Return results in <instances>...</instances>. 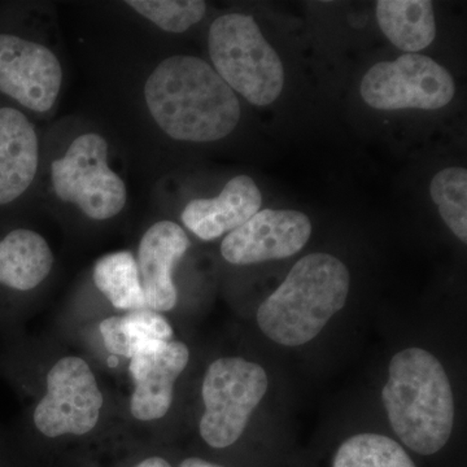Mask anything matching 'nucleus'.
<instances>
[{
  "label": "nucleus",
  "instance_id": "obj_1",
  "mask_svg": "<svg viewBox=\"0 0 467 467\" xmlns=\"http://www.w3.org/2000/svg\"><path fill=\"white\" fill-rule=\"evenodd\" d=\"M144 100L159 128L182 142L223 140L241 121L235 92L201 57L162 60L147 78Z\"/></svg>",
  "mask_w": 467,
  "mask_h": 467
},
{
  "label": "nucleus",
  "instance_id": "obj_2",
  "mask_svg": "<svg viewBox=\"0 0 467 467\" xmlns=\"http://www.w3.org/2000/svg\"><path fill=\"white\" fill-rule=\"evenodd\" d=\"M382 400L393 431L416 453L431 456L450 441L453 391L441 361L427 350L407 348L393 356Z\"/></svg>",
  "mask_w": 467,
  "mask_h": 467
},
{
  "label": "nucleus",
  "instance_id": "obj_3",
  "mask_svg": "<svg viewBox=\"0 0 467 467\" xmlns=\"http://www.w3.org/2000/svg\"><path fill=\"white\" fill-rule=\"evenodd\" d=\"M349 272L333 254H310L295 264L284 284L257 310V324L273 342L309 343L346 306Z\"/></svg>",
  "mask_w": 467,
  "mask_h": 467
},
{
  "label": "nucleus",
  "instance_id": "obj_4",
  "mask_svg": "<svg viewBox=\"0 0 467 467\" xmlns=\"http://www.w3.org/2000/svg\"><path fill=\"white\" fill-rule=\"evenodd\" d=\"M208 48L213 69L233 91L257 107L278 99L284 64L254 17L227 14L216 18L209 29Z\"/></svg>",
  "mask_w": 467,
  "mask_h": 467
},
{
  "label": "nucleus",
  "instance_id": "obj_5",
  "mask_svg": "<svg viewBox=\"0 0 467 467\" xmlns=\"http://www.w3.org/2000/svg\"><path fill=\"white\" fill-rule=\"evenodd\" d=\"M265 368L242 358H223L209 365L202 379V441L212 448L230 447L247 429L267 389Z\"/></svg>",
  "mask_w": 467,
  "mask_h": 467
},
{
  "label": "nucleus",
  "instance_id": "obj_6",
  "mask_svg": "<svg viewBox=\"0 0 467 467\" xmlns=\"http://www.w3.org/2000/svg\"><path fill=\"white\" fill-rule=\"evenodd\" d=\"M51 184L61 202L95 221L116 217L128 202L124 181L109 165V142L98 133L79 135L52 161Z\"/></svg>",
  "mask_w": 467,
  "mask_h": 467
},
{
  "label": "nucleus",
  "instance_id": "obj_7",
  "mask_svg": "<svg viewBox=\"0 0 467 467\" xmlns=\"http://www.w3.org/2000/svg\"><path fill=\"white\" fill-rule=\"evenodd\" d=\"M104 396L84 358L58 359L46 377V393L33 411V425L46 438L88 434L99 422Z\"/></svg>",
  "mask_w": 467,
  "mask_h": 467
},
{
  "label": "nucleus",
  "instance_id": "obj_8",
  "mask_svg": "<svg viewBox=\"0 0 467 467\" xmlns=\"http://www.w3.org/2000/svg\"><path fill=\"white\" fill-rule=\"evenodd\" d=\"M362 99L376 109H441L454 98L451 73L431 57L405 54L368 69L359 86Z\"/></svg>",
  "mask_w": 467,
  "mask_h": 467
},
{
  "label": "nucleus",
  "instance_id": "obj_9",
  "mask_svg": "<svg viewBox=\"0 0 467 467\" xmlns=\"http://www.w3.org/2000/svg\"><path fill=\"white\" fill-rule=\"evenodd\" d=\"M63 67L57 55L12 33H0V94L18 106L45 113L57 103Z\"/></svg>",
  "mask_w": 467,
  "mask_h": 467
},
{
  "label": "nucleus",
  "instance_id": "obj_10",
  "mask_svg": "<svg viewBox=\"0 0 467 467\" xmlns=\"http://www.w3.org/2000/svg\"><path fill=\"white\" fill-rule=\"evenodd\" d=\"M310 234L312 223L303 212L264 209L227 234L221 254L233 265L282 260L303 250Z\"/></svg>",
  "mask_w": 467,
  "mask_h": 467
},
{
  "label": "nucleus",
  "instance_id": "obj_11",
  "mask_svg": "<svg viewBox=\"0 0 467 467\" xmlns=\"http://www.w3.org/2000/svg\"><path fill=\"white\" fill-rule=\"evenodd\" d=\"M190 349L175 340L144 342L129 364L134 391L130 411L135 420L152 422L167 416L178 378L189 365Z\"/></svg>",
  "mask_w": 467,
  "mask_h": 467
},
{
  "label": "nucleus",
  "instance_id": "obj_12",
  "mask_svg": "<svg viewBox=\"0 0 467 467\" xmlns=\"http://www.w3.org/2000/svg\"><path fill=\"white\" fill-rule=\"evenodd\" d=\"M189 248V236L173 221H160L144 233L137 264L150 310L169 312L177 306L173 270Z\"/></svg>",
  "mask_w": 467,
  "mask_h": 467
},
{
  "label": "nucleus",
  "instance_id": "obj_13",
  "mask_svg": "<svg viewBox=\"0 0 467 467\" xmlns=\"http://www.w3.org/2000/svg\"><path fill=\"white\" fill-rule=\"evenodd\" d=\"M39 167L36 126L14 107H0V208L20 201Z\"/></svg>",
  "mask_w": 467,
  "mask_h": 467
},
{
  "label": "nucleus",
  "instance_id": "obj_14",
  "mask_svg": "<svg viewBox=\"0 0 467 467\" xmlns=\"http://www.w3.org/2000/svg\"><path fill=\"white\" fill-rule=\"evenodd\" d=\"M263 195L248 175H236L216 198L195 199L184 207L183 225L202 241H214L247 223L260 211Z\"/></svg>",
  "mask_w": 467,
  "mask_h": 467
},
{
  "label": "nucleus",
  "instance_id": "obj_15",
  "mask_svg": "<svg viewBox=\"0 0 467 467\" xmlns=\"http://www.w3.org/2000/svg\"><path fill=\"white\" fill-rule=\"evenodd\" d=\"M54 254L41 234L14 229L0 236V290L26 294L47 278Z\"/></svg>",
  "mask_w": 467,
  "mask_h": 467
},
{
  "label": "nucleus",
  "instance_id": "obj_16",
  "mask_svg": "<svg viewBox=\"0 0 467 467\" xmlns=\"http://www.w3.org/2000/svg\"><path fill=\"white\" fill-rule=\"evenodd\" d=\"M377 20L389 42L408 54L425 50L434 42V8L429 0H379Z\"/></svg>",
  "mask_w": 467,
  "mask_h": 467
},
{
  "label": "nucleus",
  "instance_id": "obj_17",
  "mask_svg": "<svg viewBox=\"0 0 467 467\" xmlns=\"http://www.w3.org/2000/svg\"><path fill=\"white\" fill-rule=\"evenodd\" d=\"M98 290L116 309L134 312L147 308L137 259L130 251H119L100 257L92 270Z\"/></svg>",
  "mask_w": 467,
  "mask_h": 467
},
{
  "label": "nucleus",
  "instance_id": "obj_18",
  "mask_svg": "<svg viewBox=\"0 0 467 467\" xmlns=\"http://www.w3.org/2000/svg\"><path fill=\"white\" fill-rule=\"evenodd\" d=\"M104 346L112 355L131 358L149 340H171L173 328L164 316L143 309L104 319L99 326Z\"/></svg>",
  "mask_w": 467,
  "mask_h": 467
},
{
  "label": "nucleus",
  "instance_id": "obj_19",
  "mask_svg": "<svg viewBox=\"0 0 467 467\" xmlns=\"http://www.w3.org/2000/svg\"><path fill=\"white\" fill-rule=\"evenodd\" d=\"M333 467H417L404 448L389 436L358 434L347 439L334 457Z\"/></svg>",
  "mask_w": 467,
  "mask_h": 467
},
{
  "label": "nucleus",
  "instance_id": "obj_20",
  "mask_svg": "<svg viewBox=\"0 0 467 467\" xmlns=\"http://www.w3.org/2000/svg\"><path fill=\"white\" fill-rule=\"evenodd\" d=\"M430 195L451 232L467 242V171L447 168L439 171L430 184Z\"/></svg>",
  "mask_w": 467,
  "mask_h": 467
},
{
  "label": "nucleus",
  "instance_id": "obj_21",
  "mask_svg": "<svg viewBox=\"0 0 467 467\" xmlns=\"http://www.w3.org/2000/svg\"><path fill=\"white\" fill-rule=\"evenodd\" d=\"M125 5L164 32L175 34L201 23L207 11L202 0H128Z\"/></svg>",
  "mask_w": 467,
  "mask_h": 467
},
{
  "label": "nucleus",
  "instance_id": "obj_22",
  "mask_svg": "<svg viewBox=\"0 0 467 467\" xmlns=\"http://www.w3.org/2000/svg\"><path fill=\"white\" fill-rule=\"evenodd\" d=\"M134 467H171V463L167 460L161 459V457L153 456L149 459L143 460L142 462L138 463Z\"/></svg>",
  "mask_w": 467,
  "mask_h": 467
},
{
  "label": "nucleus",
  "instance_id": "obj_23",
  "mask_svg": "<svg viewBox=\"0 0 467 467\" xmlns=\"http://www.w3.org/2000/svg\"><path fill=\"white\" fill-rule=\"evenodd\" d=\"M180 467H223L217 465V463L208 462V461L198 459V457H192L182 461Z\"/></svg>",
  "mask_w": 467,
  "mask_h": 467
}]
</instances>
